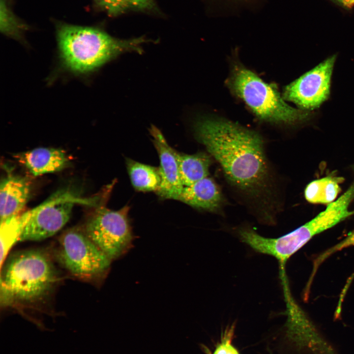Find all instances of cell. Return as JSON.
<instances>
[{
  "instance_id": "obj_1",
  "label": "cell",
  "mask_w": 354,
  "mask_h": 354,
  "mask_svg": "<svg viewBox=\"0 0 354 354\" xmlns=\"http://www.w3.org/2000/svg\"><path fill=\"white\" fill-rule=\"evenodd\" d=\"M194 131L197 140L219 163L232 184L252 195L267 186L269 171L264 141L258 133L216 118L198 120Z\"/></svg>"
},
{
  "instance_id": "obj_2",
  "label": "cell",
  "mask_w": 354,
  "mask_h": 354,
  "mask_svg": "<svg viewBox=\"0 0 354 354\" xmlns=\"http://www.w3.org/2000/svg\"><path fill=\"white\" fill-rule=\"evenodd\" d=\"M56 37L59 69L78 77L90 75L124 52H141L145 42L142 38L119 39L98 28L67 24L58 25Z\"/></svg>"
},
{
  "instance_id": "obj_3",
  "label": "cell",
  "mask_w": 354,
  "mask_h": 354,
  "mask_svg": "<svg viewBox=\"0 0 354 354\" xmlns=\"http://www.w3.org/2000/svg\"><path fill=\"white\" fill-rule=\"evenodd\" d=\"M58 279L56 269L45 252L30 249L15 253L1 271V303L4 306L39 303L51 294Z\"/></svg>"
},
{
  "instance_id": "obj_4",
  "label": "cell",
  "mask_w": 354,
  "mask_h": 354,
  "mask_svg": "<svg viewBox=\"0 0 354 354\" xmlns=\"http://www.w3.org/2000/svg\"><path fill=\"white\" fill-rule=\"evenodd\" d=\"M227 84L233 92L263 120L295 125L306 122L314 116L310 111L289 105L275 85L266 83L240 64L234 65Z\"/></svg>"
},
{
  "instance_id": "obj_5",
  "label": "cell",
  "mask_w": 354,
  "mask_h": 354,
  "mask_svg": "<svg viewBox=\"0 0 354 354\" xmlns=\"http://www.w3.org/2000/svg\"><path fill=\"white\" fill-rule=\"evenodd\" d=\"M56 251L59 263L80 279L101 283L110 269L112 261L83 229L73 228L64 232L59 239Z\"/></svg>"
},
{
  "instance_id": "obj_6",
  "label": "cell",
  "mask_w": 354,
  "mask_h": 354,
  "mask_svg": "<svg viewBox=\"0 0 354 354\" xmlns=\"http://www.w3.org/2000/svg\"><path fill=\"white\" fill-rule=\"evenodd\" d=\"M126 205L118 210L99 206L83 227L86 235L112 261L124 256L133 247L134 235Z\"/></svg>"
},
{
  "instance_id": "obj_7",
  "label": "cell",
  "mask_w": 354,
  "mask_h": 354,
  "mask_svg": "<svg viewBox=\"0 0 354 354\" xmlns=\"http://www.w3.org/2000/svg\"><path fill=\"white\" fill-rule=\"evenodd\" d=\"M58 193L20 216L23 226L19 241H40L56 234L68 221L79 201L68 193Z\"/></svg>"
},
{
  "instance_id": "obj_8",
  "label": "cell",
  "mask_w": 354,
  "mask_h": 354,
  "mask_svg": "<svg viewBox=\"0 0 354 354\" xmlns=\"http://www.w3.org/2000/svg\"><path fill=\"white\" fill-rule=\"evenodd\" d=\"M354 200V181L338 199L327 205L326 208L314 218L295 230L278 237L277 243L281 252L290 257L313 236L354 215L350 210Z\"/></svg>"
},
{
  "instance_id": "obj_9",
  "label": "cell",
  "mask_w": 354,
  "mask_h": 354,
  "mask_svg": "<svg viewBox=\"0 0 354 354\" xmlns=\"http://www.w3.org/2000/svg\"><path fill=\"white\" fill-rule=\"evenodd\" d=\"M336 56H332L287 86L282 96L299 109L310 111L325 102L330 93Z\"/></svg>"
},
{
  "instance_id": "obj_10",
  "label": "cell",
  "mask_w": 354,
  "mask_h": 354,
  "mask_svg": "<svg viewBox=\"0 0 354 354\" xmlns=\"http://www.w3.org/2000/svg\"><path fill=\"white\" fill-rule=\"evenodd\" d=\"M149 132L160 160L161 182L156 193L164 199L177 200L184 187L180 177L177 151L168 144L156 127L151 126Z\"/></svg>"
},
{
  "instance_id": "obj_11",
  "label": "cell",
  "mask_w": 354,
  "mask_h": 354,
  "mask_svg": "<svg viewBox=\"0 0 354 354\" xmlns=\"http://www.w3.org/2000/svg\"><path fill=\"white\" fill-rule=\"evenodd\" d=\"M30 192V182L25 177L9 175L1 181V223L17 216L29 200Z\"/></svg>"
},
{
  "instance_id": "obj_12",
  "label": "cell",
  "mask_w": 354,
  "mask_h": 354,
  "mask_svg": "<svg viewBox=\"0 0 354 354\" xmlns=\"http://www.w3.org/2000/svg\"><path fill=\"white\" fill-rule=\"evenodd\" d=\"M15 158L34 176L60 171L69 163L63 150L52 148H36L18 153Z\"/></svg>"
},
{
  "instance_id": "obj_13",
  "label": "cell",
  "mask_w": 354,
  "mask_h": 354,
  "mask_svg": "<svg viewBox=\"0 0 354 354\" xmlns=\"http://www.w3.org/2000/svg\"><path fill=\"white\" fill-rule=\"evenodd\" d=\"M177 201L197 209L217 212L222 206L223 197L214 180L207 177L184 186Z\"/></svg>"
},
{
  "instance_id": "obj_14",
  "label": "cell",
  "mask_w": 354,
  "mask_h": 354,
  "mask_svg": "<svg viewBox=\"0 0 354 354\" xmlns=\"http://www.w3.org/2000/svg\"><path fill=\"white\" fill-rule=\"evenodd\" d=\"M177 160L180 177L184 186L208 177L211 160L206 153L187 154L177 152Z\"/></svg>"
},
{
  "instance_id": "obj_15",
  "label": "cell",
  "mask_w": 354,
  "mask_h": 354,
  "mask_svg": "<svg viewBox=\"0 0 354 354\" xmlns=\"http://www.w3.org/2000/svg\"><path fill=\"white\" fill-rule=\"evenodd\" d=\"M127 171L132 186L138 191H154L159 190L161 176L159 167L145 164L130 158L126 159Z\"/></svg>"
},
{
  "instance_id": "obj_16",
  "label": "cell",
  "mask_w": 354,
  "mask_h": 354,
  "mask_svg": "<svg viewBox=\"0 0 354 354\" xmlns=\"http://www.w3.org/2000/svg\"><path fill=\"white\" fill-rule=\"evenodd\" d=\"M341 177L328 176L312 181L304 191L306 200L310 203L329 204L336 200L341 190Z\"/></svg>"
},
{
  "instance_id": "obj_17",
  "label": "cell",
  "mask_w": 354,
  "mask_h": 354,
  "mask_svg": "<svg viewBox=\"0 0 354 354\" xmlns=\"http://www.w3.org/2000/svg\"><path fill=\"white\" fill-rule=\"evenodd\" d=\"M94 0L111 16H117L130 11H149L155 6L153 0Z\"/></svg>"
},
{
  "instance_id": "obj_18",
  "label": "cell",
  "mask_w": 354,
  "mask_h": 354,
  "mask_svg": "<svg viewBox=\"0 0 354 354\" xmlns=\"http://www.w3.org/2000/svg\"><path fill=\"white\" fill-rule=\"evenodd\" d=\"M27 27L13 14L6 0H0V30L7 36L23 41L24 32Z\"/></svg>"
},
{
  "instance_id": "obj_19",
  "label": "cell",
  "mask_w": 354,
  "mask_h": 354,
  "mask_svg": "<svg viewBox=\"0 0 354 354\" xmlns=\"http://www.w3.org/2000/svg\"><path fill=\"white\" fill-rule=\"evenodd\" d=\"M23 228L20 217L17 216L1 223L0 266L2 267L7 254L19 238Z\"/></svg>"
},
{
  "instance_id": "obj_20",
  "label": "cell",
  "mask_w": 354,
  "mask_h": 354,
  "mask_svg": "<svg viewBox=\"0 0 354 354\" xmlns=\"http://www.w3.org/2000/svg\"><path fill=\"white\" fill-rule=\"evenodd\" d=\"M213 354H239L229 338L224 339L216 348Z\"/></svg>"
},
{
  "instance_id": "obj_21",
  "label": "cell",
  "mask_w": 354,
  "mask_h": 354,
  "mask_svg": "<svg viewBox=\"0 0 354 354\" xmlns=\"http://www.w3.org/2000/svg\"><path fill=\"white\" fill-rule=\"evenodd\" d=\"M343 5L347 8H351L354 5V0H345Z\"/></svg>"
},
{
  "instance_id": "obj_22",
  "label": "cell",
  "mask_w": 354,
  "mask_h": 354,
  "mask_svg": "<svg viewBox=\"0 0 354 354\" xmlns=\"http://www.w3.org/2000/svg\"><path fill=\"white\" fill-rule=\"evenodd\" d=\"M335 1L339 2L340 4H343L345 0H334Z\"/></svg>"
}]
</instances>
